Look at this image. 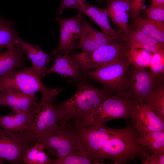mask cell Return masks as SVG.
I'll list each match as a JSON object with an SVG mask.
<instances>
[{
	"mask_svg": "<svg viewBox=\"0 0 164 164\" xmlns=\"http://www.w3.org/2000/svg\"><path fill=\"white\" fill-rule=\"evenodd\" d=\"M54 63L52 67L46 71V74L52 73L60 74L62 77H70L79 80L81 77L82 71L71 55L54 54Z\"/></svg>",
	"mask_w": 164,
	"mask_h": 164,
	"instance_id": "d6986e66",
	"label": "cell"
},
{
	"mask_svg": "<svg viewBox=\"0 0 164 164\" xmlns=\"http://www.w3.org/2000/svg\"><path fill=\"white\" fill-rule=\"evenodd\" d=\"M132 19L134 30L141 31L160 42L164 43V22L138 16Z\"/></svg>",
	"mask_w": 164,
	"mask_h": 164,
	"instance_id": "44dd1931",
	"label": "cell"
},
{
	"mask_svg": "<svg viewBox=\"0 0 164 164\" xmlns=\"http://www.w3.org/2000/svg\"><path fill=\"white\" fill-rule=\"evenodd\" d=\"M36 142L26 132H13L0 127V164L7 161L14 164H24L27 149Z\"/></svg>",
	"mask_w": 164,
	"mask_h": 164,
	"instance_id": "30bf717a",
	"label": "cell"
},
{
	"mask_svg": "<svg viewBox=\"0 0 164 164\" xmlns=\"http://www.w3.org/2000/svg\"><path fill=\"white\" fill-rule=\"evenodd\" d=\"M153 54L140 48H131L125 52V57L133 67H149Z\"/></svg>",
	"mask_w": 164,
	"mask_h": 164,
	"instance_id": "4316f807",
	"label": "cell"
},
{
	"mask_svg": "<svg viewBox=\"0 0 164 164\" xmlns=\"http://www.w3.org/2000/svg\"><path fill=\"white\" fill-rule=\"evenodd\" d=\"M73 125L78 148L90 156L94 164H97L96 157L105 143L121 129L111 128L104 124L83 127Z\"/></svg>",
	"mask_w": 164,
	"mask_h": 164,
	"instance_id": "8992f818",
	"label": "cell"
},
{
	"mask_svg": "<svg viewBox=\"0 0 164 164\" xmlns=\"http://www.w3.org/2000/svg\"><path fill=\"white\" fill-rule=\"evenodd\" d=\"M143 164H164V152L144 153L140 158Z\"/></svg>",
	"mask_w": 164,
	"mask_h": 164,
	"instance_id": "4dcf8cb0",
	"label": "cell"
},
{
	"mask_svg": "<svg viewBox=\"0 0 164 164\" xmlns=\"http://www.w3.org/2000/svg\"><path fill=\"white\" fill-rule=\"evenodd\" d=\"M7 21L4 20L0 18V26L2 25L6 22Z\"/></svg>",
	"mask_w": 164,
	"mask_h": 164,
	"instance_id": "8d00e7d4",
	"label": "cell"
},
{
	"mask_svg": "<svg viewBox=\"0 0 164 164\" xmlns=\"http://www.w3.org/2000/svg\"><path fill=\"white\" fill-rule=\"evenodd\" d=\"M145 0H131L130 12L132 19L138 16L140 11L145 9Z\"/></svg>",
	"mask_w": 164,
	"mask_h": 164,
	"instance_id": "836d02e7",
	"label": "cell"
},
{
	"mask_svg": "<svg viewBox=\"0 0 164 164\" xmlns=\"http://www.w3.org/2000/svg\"><path fill=\"white\" fill-rule=\"evenodd\" d=\"M17 45L32 62V68L42 78L46 74L47 66L53 59L52 55L45 53L38 46L30 44L20 38Z\"/></svg>",
	"mask_w": 164,
	"mask_h": 164,
	"instance_id": "e0dca14e",
	"label": "cell"
},
{
	"mask_svg": "<svg viewBox=\"0 0 164 164\" xmlns=\"http://www.w3.org/2000/svg\"><path fill=\"white\" fill-rule=\"evenodd\" d=\"M128 47L126 44L118 43L101 46L93 51L71 55L82 72L97 69L123 57Z\"/></svg>",
	"mask_w": 164,
	"mask_h": 164,
	"instance_id": "ba28073f",
	"label": "cell"
},
{
	"mask_svg": "<svg viewBox=\"0 0 164 164\" xmlns=\"http://www.w3.org/2000/svg\"><path fill=\"white\" fill-rule=\"evenodd\" d=\"M151 5L152 6H164V0H153Z\"/></svg>",
	"mask_w": 164,
	"mask_h": 164,
	"instance_id": "e575fe53",
	"label": "cell"
},
{
	"mask_svg": "<svg viewBox=\"0 0 164 164\" xmlns=\"http://www.w3.org/2000/svg\"><path fill=\"white\" fill-rule=\"evenodd\" d=\"M80 12L88 16L100 27L103 32L111 36L120 37L110 24L106 8H99L89 3Z\"/></svg>",
	"mask_w": 164,
	"mask_h": 164,
	"instance_id": "7402d4cb",
	"label": "cell"
},
{
	"mask_svg": "<svg viewBox=\"0 0 164 164\" xmlns=\"http://www.w3.org/2000/svg\"><path fill=\"white\" fill-rule=\"evenodd\" d=\"M42 79L32 67L15 69L0 78V91H12L28 95H35L39 92L42 96L55 97L63 90L47 87Z\"/></svg>",
	"mask_w": 164,
	"mask_h": 164,
	"instance_id": "277c9868",
	"label": "cell"
},
{
	"mask_svg": "<svg viewBox=\"0 0 164 164\" xmlns=\"http://www.w3.org/2000/svg\"><path fill=\"white\" fill-rule=\"evenodd\" d=\"M84 5L86 6L89 3L86 2V0H76Z\"/></svg>",
	"mask_w": 164,
	"mask_h": 164,
	"instance_id": "d590c367",
	"label": "cell"
},
{
	"mask_svg": "<svg viewBox=\"0 0 164 164\" xmlns=\"http://www.w3.org/2000/svg\"><path fill=\"white\" fill-rule=\"evenodd\" d=\"M120 37L129 48H142L152 53H164V43L160 42L141 31L130 30Z\"/></svg>",
	"mask_w": 164,
	"mask_h": 164,
	"instance_id": "ac0fdd59",
	"label": "cell"
},
{
	"mask_svg": "<svg viewBox=\"0 0 164 164\" xmlns=\"http://www.w3.org/2000/svg\"><path fill=\"white\" fill-rule=\"evenodd\" d=\"M138 132L132 124L121 129L103 145L96 157L97 164L99 163V161L103 163L106 159L112 160L114 164H124L140 158L144 153L149 152L136 142Z\"/></svg>",
	"mask_w": 164,
	"mask_h": 164,
	"instance_id": "7a4b0ae2",
	"label": "cell"
},
{
	"mask_svg": "<svg viewBox=\"0 0 164 164\" xmlns=\"http://www.w3.org/2000/svg\"><path fill=\"white\" fill-rule=\"evenodd\" d=\"M3 94V91H0V105L2 101Z\"/></svg>",
	"mask_w": 164,
	"mask_h": 164,
	"instance_id": "74e56055",
	"label": "cell"
},
{
	"mask_svg": "<svg viewBox=\"0 0 164 164\" xmlns=\"http://www.w3.org/2000/svg\"><path fill=\"white\" fill-rule=\"evenodd\" d=\"M30 120L29 113H11L7 115L0 116V127L8 131L22 133L27 129Z\"/></svg>",
	"mask_w": 164,
	"mask_h": 164,
	"instance_id": "603a6c76",
	"label": "cell"
},
{
	"mask_svg": "<svg viewBox=\"0 0 164 164\" xmlns=\"http://www.w3.org/2000/svg\"><path fill=\"white\" fill-rule=\"evenodd\" d=\"M137 104L126 93L121 95L109 96L92 112L74 121V125L83 127L104 124L111 120L129 118Z\"/></svg>",
	"mask_w": 164,
	"mask_h": 164,
	"instance_id": "3957f363",
	"label": "cell"
},
{
	"mask_svg": "<svg viewBox=\"0 0 164 164\" xmlns=\"http://www.w3.org/2000/svg\"><path fill=\"white\" fill-rule=\"evenodd\" d=\"M129 118L132 125L139 133L151 131L164 132V120L145 104H137Z\"/></svg>",
	"mask_w": 164,
	"mask_h": 164,
	"instance_id": "4fadbf2b",
	"label": "cell"
},
{
	"mask_svg": "<svg viewBox=\"0 0 164 164\" xmlns=\"http://www.w3.org/2000/svg\"><path fill=\"white\" fill-rule=\"evenodd\" d=\"M153 0H152V1Z\"/></svg>",
	"mask_w": 164,
	"mask_h": 164,
	"instance_id": "ab89813d",
	"label": "cell"
},
{
	"mask_svg": "<svg viewBox=\"0 0 164 164\" xmlns=\"http://www.w3.org/2000/svg\"><path fill=\"white\" fill-rule=\"evenodd\" d=\"M108 92L89 83H81L70 98L61 103L54 104L58 114L57 122L63 124L74 121L92 112L110 96Z\"/></svg>",
	"mask_w": 164,
	"mask_h": 164,
	"instance_id": "6da1fadb",
	"label": "cell"
},
{
	"mask_svg": "<svg viewBox=\"0 0 164 164\" xmlns=\"http://www.w3.org/2000/svg\"><path fill=\"white\" fill-rule=\"evenodd\" d=\"M164 120V82H160L153 89L145 103Z\"/></svg>",
	"mask_w": 164,
	"mask_h": 164,
	"instance_id": "484cf974",
	"label": "cell"
},
{
	"mask_svg": "<svg viewBox=\"0 0 164 164\" xmlns=\"http://www.w3.org/2000/svg\"><path fill=\"white\" fill-rule=\"evenodd\" d=\"M27 59L16 43L0 53V78L17 68L22 67Z\"/></svg>",
	"mask_w": 164,
	"mask_h": 164,
	"instance_id": "ffe728a7",
	"label": "cell"
},
{
	"mask_svg": "<svg viewBox=\"0 0 164 164\" xmlns=\"http://www.w3.org/2000/svg\"><path fill=\"white\" fill-rule=\"evenodd\" d=\"M44 145L36 142L26 152L23 157L24 164H51L52 160L44 152Z\"/></svg>",
	"mask_w": 164,
	"mask_h": 164,
	"instance_id": "d4e9b609",
	"label": "cell"
},
{
	"mask_svg": "<svg viewBox=\"0 0 164 164\" xmlns=\"http://www.w3.org/2000/svg\"><path fill=\"white\" fill-rule=\"evenodd\" d=\"M130 64L124 57L100 68L86 71L84 74L103 84L108 91L121 95L126 93L128 88L127 73Z\"/></svg>",
	"mask_w": 164,
	"mask_h": 164,
	"instance_id": "5b68a950",
	"label": "cell"
},
{
	"mask_svg": "<svg viewBox=\"0 0 164 164\" xmlns=\"http://www.w3.org/2000/svg\"><path fill=\"white\" fill-rule=\"evenodd\" d=\"M149 67L150 74L155 83L157 85L164 80V53L153 54Z\"/></svg>",
	"mask_w": 164,
	"mask_h": 164,
	"instance_id": "f546056e",
	"label": "cell"
},
{
	"mask_svg": "<svg viewBox=\"0 0 164 164\" xmlns=\"http://www.w3.org/2000/svg\"><path fill=\"white\" fill-rule=\"evenodd\" d=\"M14 26V23L10 20L0 26V52L4 48L15 44L20 38Z\"/></svg>",
	"mask_w": 164,
	"mask_h": 164,
	"instance_id": "83f0119b",
	"label": "cell"
},
{
	"mask_svg": "<svg viewBox=\"0 0 164 164\" xmlns=\"http://www.w3.org/2000/svg\"><path fill=\"white\" fill-rule=\"evenodd\" d=\"M83 30L74 50L80 49L82 52L94 50L103 46L117 43L121 40L120 37L114 36L98 31L94 28L83 16Z\"/></svg>",
	"mask_w": 164,
	"mask_h": 164,
	"instance_id": "5bb4252c",
	"label": "cell"
},
{
	"mask_svg": "<svg viewBox=\"0 0 164 164\" xmlns=\"http://www.w3.org/2000/svg\"><path fill=\"white\" fill-rule=\"evenodd\" d=\"M94 164L92 159L79 149H77L62 158L52 160L51 164Z\"/></svg>",
	"mask_w": 164,
	"mask_h": 164,
	"instance_id": "f1b7e54d",
	"label": "cell"
},
{
	"mask_svg": "<svg viewBox=\"0 0 164 164\" xmlns=\"http://www.w3.org/2000/svg\"><path fill=\"white\" fill-rule=\"evenodd\" d=\"M136 142L146 148L150 152H164V132L151 131L139 133Z\"/></svg>",
	"mask_w": 164,
	"mask_h": 164,
	"instance_id": "cb8c5ba5",
	"label": "cell"
},
{
	"mask_svg": "<svg viewBox=\"0 0 164 164\" xmlns=\"http://www.w3.org/2000/svg\"><path fill=\"white\" fill-rule=\"evenodd\" d=\"M147 18L155 21L164 22V6L150 5L146 9Z\"/></svg>",
	"mask_w": 164,
	"mask_h": 164,
	"instance_id": "1f68e13d",
	"label": "cell"
},
{
	"mask_svg": "<svg viewBox=\"0 0 164 164\" xmlns=\"http://www.w3.org/2000/svg\"><path fill=\"white\" fill-rule=\"evenodd\" d=\"M87 5H84L76 0H62L59 7L56 11V13L60 15L64 9L69 8L76 9L80 11Z\"/></svg>",
	"mask_w": 164,
	"mask_h": 164,
	"instance_id": "d6a6232c",
	"label": "cell"
},
{
	"mask_svg": "<svg viewBox=\"0 0 164 164\" xmlns=\"http://www.w3.org/2000/svg\"><path fill=\"white\" fill-rule=\"evenodd\" d=\"M156 85L147 67H134L129 78L126 93L137 104H145Z\"/></svg>",
	"mask_w": 164,
	"mask_h": 164,
	"instance_id": "7c38bea8",
	"label": "cell"
},
{
	"mask_svg": "<svg viewBox=\"0 0 164 164\" xmlns=\"http://www.w3.org/2000/svg\"><path fill=\"white\" fill-rule=\"evenodd\" d=\"M82 13L68 18L56 17L55 20L60 27V37L57 48L52 52L55 54H69L74 50L75 43L79 39L83 30Z\"/></svg>",
	"mask_w": 164,
	"mask_h": 164,
	"instance_id": "8fae6325",
	"label": "cell"
},
{
	"mask_svg": "<svg viewBox=\"0 0 164 164\" xmlns=\"http://www.w3.org/2000/svg\"><path fill=\"white\" fill-rule=\"evenodd\" d=\"M97 0L99 2H102L104 1H107V0Z\"/></svg>",
	"mask_w": 164,
	"mask_h": 164,
	"instance_id": "f35d334b",
	"label": "cell"
},
{
	"mask_svg": "<svg viewBox=\"0 0 164 164\" xmlns=\"http://www.w3.org/2000/svg\"><path fill=\"white\" fill-rule=\"evenodd\" d=\"M49 155L62 158L78 149L73 123L56 124L38 141Z\"/></svg>",
	"mask_w": 164,
	"mask_h": 164,
	"instance_id": "52a82bcc",
	"label": "cell"
},
{
	"mask_svg": "<svg viewBox=\"0 0 164 164\" xmlns=\"http://www.w3.org/2000/svg\"><path fill=\"white\" fill-rule=\"evenodd\" d=\"M54 98L42 96L40 102L29 113L30 121L25 132L36 141H39L57 122L58 114Z\"/></svg>",
	"mask_w": 164,
	"mask_h": 164,
	"instance_id": "9c48e42d",
	"label": "cell"
},
{
	"mask_svg": "<svg viewBox=\"0 0 164 164\" xmlns=\"http://www.w3.org/2000/svg\"><path fill=\"white\" fill-rule=\"evenodd\" d=\"M106 8L108 16L118 28L119 36L130 31L129 13L131 0H107Z\"/></svg>",
	"mask_w": 164,
	"mask_h": 164,
	"instance_id": "9a60e30c",
	"label": "cell"
},
{
	"mask_svg": "<svg viewBox=\"0 0 164 164\" xmlns=\"http://www.w3.org/2000/svg\"><path fill=\"white\" fill-rule=\"evenodd\" d=\"M37 97L35 95H28L21 93L3 91L1 105L9 108L11 113H29L37 105Z\"/></svg>",
	"mask_w": 164,
	"mask_h": 164,
	"instance_id": "2e32d148",
	"label": "cell"
}]
</instances>
